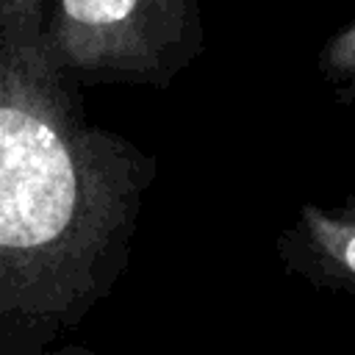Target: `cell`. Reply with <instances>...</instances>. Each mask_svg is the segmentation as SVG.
I'll list each match as a JSON object with an SVG mask.
<instances>
[{
  "instance_id": "3957f363",
  "label": "cell",
  "mask_w": 355,
  "mask_h": 355,
  "mask_svg": "<svg viewBox=\"0 0 355 355\" xmlns=\"http://www.w3.org/2000/svg\"><path fill=\"white\" fill-rule=\"evenodd\" d=\"M67 17L86 28H108L122 22L136 8V0H61Z\"/></svg>"
},
{
  "instance_id": "5b68a950",
  "label": "cell",
  "mask_w": 355,
  "mask_h": 355,
  "mask_svg": "<svg viewBox=\"0 0 355 355\" xmlns=\"http://www.w3.org/2000/svg\"><path fill=\"white\" fill-rule=\"evenodd\" d=\"M352 89H355V75H352Z\"/></svg>"
},
{
  "instance_id": "6da1fadb",
  "label": "cell",
  "mask_w": 355,
  "mask_h": 355,
  "mask_svg": "<svg viewBox=\"0 0 355 355\" xmlns=\"http://www.w3.org/2000/svg\"><path fill=\"white\" fill-rule=\"evenodd\" d=\"M72 214L75 169L67 147L36 116L0 108V244L53 241Z\"/></svg>"
},
{
  "instance_id": "277c9868",
  "label": "cell",
  "mask_w": 355,
  "mask_h": 355,
  "mask_svg": "<svg viewBox=\"0 0 355 355\" xmlns=\"http://www.w3.org/2000/svg\"><path fill=\"white\" fill-rule=\"evenodd\" d=\"M319 67L330 78H352L355 75V22L347 25L344 31H338L327 42V47L319 58Z\"/></svg>"
},
{
  "instance_id": "7a4b0ae2",
  "label": "cell",
  "mask_w": 355,
  "mask_h": 355,
  "mask_svg": "<svg viewBox=\"0 0 355 355\" xmlns=\"http://www.w3.org/2000/svg\"><path fill=\"white\" fill-rule=\"evenodd\" d=\"M300 252L305 269L324 286L355 297V202L300 211Z\"/></svg>"
}]
</instances>
